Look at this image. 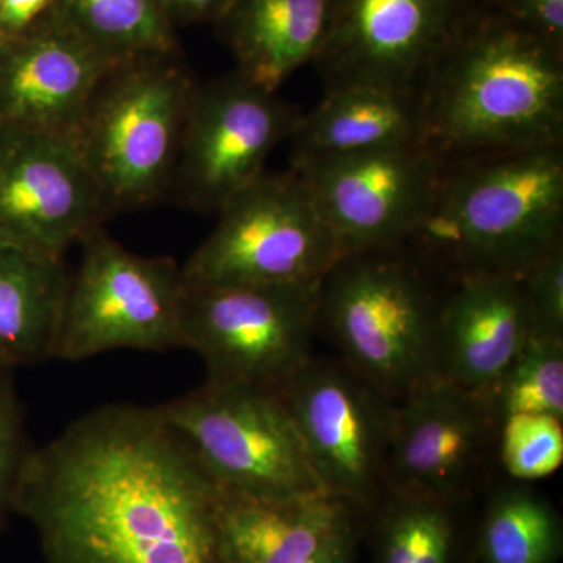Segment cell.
I'll return each mask as SVG.
<instances>
[{"instance_id":"18","label":"cell","mask_w":563,"mask_h":563,"mask_svg":"<svg viewBox=\"0 0 563 563\" xmlns=\"http://www.w3.org/2000/svg\"><path fill=\"white\" fill-rule=\"evenodd\" d=\"M218 528L225 563H301L354 531V507L331 493L279 498L221 493Z\"/></svg>"},{"instance_id":"6","label":"cell","mask_w":563,"mask_h":563,"mask_svg":"<svg viewBox=\"0 0 563 563\" xmlns=\"http://www.w3.org/2000/svg\"><path fill=\"white\" fill-rule=\"evenodd\" d=\"M157 407L222 495L328 493L276 390L206 380Z\"/></svg>"},{"instance_id":"29","label":"cell","mask_w":563,"mask_h":563,"mask_svg":"<svg viewBox=\"0 0 563 563\" xmlns=\"http://www.w3.org/2000/svg\"><path fill=\"white\" fill-rule=\"evenodd\" d=\"M488 7L563 49V0H492Z\"/></svg>"},{"instance_id":"32","label":"cell","mask_w":563,"mask_h":563,"mask_svg":"<svg viewBox=\"0 0 563 563\" xmlns=\"http://www.w3.org/2000/svg\"><path fill=\"white\" fill-rule=\"evenodd\" d=\"M355 547H357V536H355L354 529L333 542L331 547L325 548L320 554L301 563H355Z\"/></svg>"},{"instance_id":"11","label":"cell","mask_w":563,"mask_h":563,"mask_svg":"<svg viewBox=\"0 0 563 563\" xmlns=\"http://www.w3.org/2000/svg\"><path fill=\"white\" fill-rule=\"evenodd\" d=\"M277 393L324 490L373 507L387 488L390 396L346 363L313 357Z\"/></svg>"},{"instance_id":"26","label":"cell","mask_w":563,"mask_h":563,"mask_svg":"<svg viewBox=\"0 0 563 563\" xmlns=\"http://www.w3.org/2000/svg\"><path fill=\"white\" fill-rule=\"evenodd\" d=\"M496 453L517 483L551 476L563 462V420L550 415H510L499 422Z\"/></svg>"},{"instance_id":"1","label":"cell","mask_w":563,"mask_h":563,"mask_svg":"<svg viewBox=\"0 0 563 563\" xmlns=\"http://www.w3.org/2000/svg\"><path fill=\"white\" fill-rule=\"evenodd\" d=\"M220 496L158 407L109 404L31 448L11 512L44 563H225Z\"/></svg>"},{"instance_id":"8","label":"cell","mask_w":563,"mask_h":563,"mask_svg":"<svg viewBox=\"0 0 563 563\" xmlns=\"http://www.w3.org/2000/svg\"><path fill=\"white\" fill-rule=\"evenodd\" d=\"M181 266L185 284L318 287L342 258L298 173L265 172L218 213Z\"/></svg>"},{"instance_id":"9","label":"cell","mask_w":563,"mask_h":563,"mask_svg":"<svg viewBox=\"0 0 563 563\" xmlns=\"http://www.w3.org/2000/svg\"><path fill=\"white\" fill-rule=\"evenodd\" d=\"M52 358L81 362L118 350L180 347L181 266L129 251L96 229L81 240Z\"/></svg>"},{"instance_id":"4","label":"cell","mask_w":563,"mask_h":563,"mask_svg":"<svg viewBox=\"0 0 563 563\" xmlns=\"http://www.w3.org/2000/svg\"><path fill=\"white\" fill-rule=\"evenodd\" d=\"M401 246L343 255L318 291L343 362L393 401L440 376V299Z\"/></svg>"},{"instance_id":"21","label":"cell","mask_w":563,"mask_h":563,"mask_svg":"<svg viewBox=\"0 0 563 563\" xmlns=\"http://www.w3.org/2000/svg\"><path fill=\"white\" fill-rule=\"evenodd\" d=\"M68 280L65 258L0 242V368L52 358Z\"/></svg>"},{"instance_id":"2","label":"cell","mask_w":563,"mask_h":563,"mask_svg":"<svg viewBox=\"0 0 563 563\" xmlns=\"http://www.w3.org/2000/svg\"><path fill=\"white\" fill-rule=\"evenodd\" d=\"M422 144L443 163L563 144V49L474 7L421 85Z\"/></svg>"},{"instance_id":"31","label":"cell","mask_w":563,"mask_h":563,"mask_svg":"<svg viewBox=\"0 0 563 563\" xmlns=\"http://www.w3.org/2000/svg\"><path fill=\"white\" fill-rule=\"evenodd\" d=\"M173 24L220 22L232 0H158Z\"/></svg>"},{"instance_id":"33","label":"cell","mask_w":563,"mask_h":563,"mask_svg":"<svg viewBox=\"0 0 563 563\" xmlns=\"http://www.w3.org/2000/svg\"><path fill=\"white\" fill-rule=\"evenodd\" d=\"M463 2H466L472 7H488L490 5L492 0H463Z\"/></svg>"},{"instance_id":"28","label":"cell","mask_w":563,"mask_h":563,"mask_svg":"<svg viewBox=\"0 0 563 563\" xmlns=\"http://www.w3.org/2000/svg\"><path fill=\"white\" fill-rule=\"evenodd\" d=\"M13 373V369L0 368V526L11 510L14 487L31 451Z\"/></svg>"},{"instance_id":"16","label":"cell","mask_w":563,"mask_h":563,"mask_svg":"<svg viewBox=\"0 0 563 563\" xmlns=\"http://www.w3.org/2000/svg\"><path fill=\"white\" fill-rule=\"evenodd\" d=\"M117 63L55 11L0 44V129L73 140L92 92Z\"/></svg>"},{"instance_id":"15","label":"cell","mask_w":563,"mask_h":563,"mask_svg":"<svg viewBox=\"0 0 563 563\" xmlns=\"http://www.w3.org/2000/svg\"><path fill=\"white\" fill-rule=\"evenodd\" d=\"M472 9L463 0H333L331 31L314 63L328 90L344 85L421 90Z\"/></svg>"},{"instance_id":"13","label":"cell","mask_w":563,"mask_h":563,"mask_svg":"<svg viewBox=\"0 0 563 563\" xmlns=\"http://www.w3.org/2000/svg\"><path fill=\"white\" fill-rule=\"evenodd\" d=\"M109 214L73 140L0 129V242L65 258Z\"/></svg>"},{"instance_id":"5","label":"cell","mask_w":563,"mask_h":563,"mask_svg":"<svg viewBox=\"0 0 563 563\" xmlns=\"http://www.w3.org/2000/svg\"><path fill=\"white\" fill-rule=\"evenodd\" d=\"M196 87L179 54L117 63L99 81L73 143L109 213L169 191Z\"/></svg>"},{"instance_id":"22","label":"cell","mask_w":563,"mask_h":563,"mask_svg":"<svg viewBox=\"0 0 563 563\" xmlns=\"http://www.w3.org/2000/svg\"><path fill=\"white\" fill-rule=\"evenodd\" d=\"M457 506L424 493L385 488L373 506V563L457 562Z\"/></svg>"},{"instance_id":"25","label":"cell","mask_w":563,"mask_h":563,"mask_svg":"<svg viewBox=\"0 0 563 563\" xmlns=\"http://www.w3.org/2000/svg\"><path fill=\"white\" fill-rule=\"evenodd\" d=\"M481 398L495 420L518 413L563 420V340L532 335Z\"/></svg>"},{"instance_id":"19","label":"cell","mask_w":563,"mask_h":563,"mask_svg":"<svg viewBox=\"0 0 563 563\" xmlns=\"http://www.w3.org/2000/svg\"><path fill=\"white\" fill-rule=\"evenodd\" d=\"M291 169L422 143L421 90L376 85L329 88L290 139Z\"/></svg>"},{"instance_id":"17","label":"cell","mask_w":563,"mask_h":563,"mask_svg":"<svg viewBox=\"0 0 563 563\" xmlns=\"http://www.w3.org/2000/svg\"><path fill=\"white\" fill-rule=\"evenodd\" d=\"M533 335L520 276L465 273L440 303V376L481 395Z\"/></svg>"},{"instance_id":"3","label":"cell","mask_w":563,"mask_h":563,"mask_svg":"<svg viewBox=\"0 0 563 563\" xmlns=\"http://www.w3.org/2000/svg\"><path fill=\"white\" fill-rule=\"evenodd\" d=\"M409 242L455 276H521L563 244V144L444 163Z\"/></svg>"},{"instance_id":"7","label":"cell","mask_w":563,"mask_h":563,"mask_svg":"<svg viewBox=\"0 0 563 563\" xmlns=\"http://www.w3.org/2000/svg\"><path fill=\"white\" fill-rule=\"evenodd\" d=\"M318 287L185 284L180 347L209 383L279 390L312 358Z\"/></svg>"},{"instance_id":"20","label":"cell","mask_w":563,"mask_h":563,"mask_svg":"<svg viewBox=\"0 0 563 563\" xmlns=\"http://www.w3.org/2000/svg\"><path fill=\"white\" fill-rule=\"evenodd\" d=\"M333 0H232L218 25L236 73L279 92L292 74L314 63L331 31Z\"/></svg>"},{"instance_id":"10","label":"cell","mask_w":563,"mask_h":563,"mask_svg":"<svg viewBox=\"0 0 563 563\" xmlns=\"http://www.w3.org/2000/svg\"><path fill=\"white\" fill-rule=\"evenodd\" d=\"M302 111L233 70L192 95L172 181L185 209L220 213L266 172V161L290 139Z\"/></svg>"},{"instance_id":"23","label":"cell","mask_w":563,"mask_h":563,"mask_svg":"<svg viewBox=\"0 0 563 563\" xmlns=\"http://www.w3.org/2000/svg\"><path fill=\"white\" fill-rule=\"evenodd\" d=\"M563 525L553 504L525 483L507 485L485 506L476 563H559Z\"/></svg>"},{"instance_id":"24","label":"cell","mask_w":563,"mask_h":563,"mask_svg":"<svg viewBox=\"0 0 563 563\" xmlns=\"http://www.w3.org/2000/svg\"><path fill=\"white\" fill-rule=\"evenodd\" d=\"M58 14L114 60L179 54L158 0H57Z\"/></svg>"},{"instance_id":"12","label":"cell","mask_w":563,"mask_h":563,"mask_svg":"<svg viewBox=\"0 0 563 563\" xmlns=\"http://www.w3.org/2000/svg\"><path fill=\"white\" fill-rule=\"evenodd\" d=\"M443 161L422 143L312 163L292 169L306 180L342 255L409 242Z\"/></svg>"},{"instance_id":"30","label":"cell","mask_w":563,"mask_h":563,"mask_svg":"<svg viewBox=\"0 0 563 563\" xmlns=\"http://www.w3.org/2000/svg\"><path fill=\"white\" fill-rule=\"evenodd\" d=\"M57 11V0H0V44L24 35Z\"/></svg>"},{"instance_id":"27","label":"cell","mask_w":563,"mask_h":563,"mask_svg":"<svg viewBox=\"0 0 563 563\" xmlns=\"http://www.w3.org/2000/svg\"><path fill=\"white\" fill-rule=\"evenodd\" d=\"M532 333L563 340V244L520 276Z\"/></svg>"},{"instance_id":"14","label":"cell","mask_w":563,"mask_h":563,"mask_svg":"<svg viewBox=\"0 0 563 563\" xmlns=\"http://www.w3.org/2000/svg\"><path fill=\"white\" fill-rule=\"evenodd\" d=\"M498 428L479 395L433 377L393 406L387 488L465 501L496 451Z\"/></svg>"}]
</instances>
